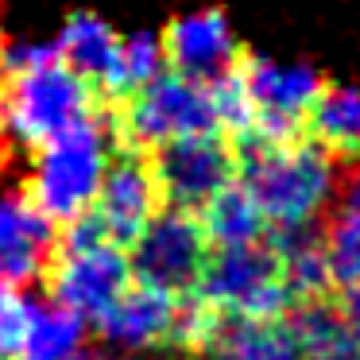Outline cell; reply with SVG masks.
<instances>
[{
  "mask_svg": "<svg viewBox=\"0 0 360 360\" xmlns=\"http://www.w3.org/2000/svg\"><path fill=\"white\" fill-rule=\"evenodd\" d=\"M94 210L105 217L112 244H120V248H128V244L148 229V221L163 210L155 179H151L148 151L112 143L101 190H97V198H94Z\"/></svg>",
  "mask_w": 360,
  "mask_h": 360,
  "instance_id": "cell-8",
  "label": "cell"
},
{
  "mask_svg": "<svg viewBox=\"0 0 360 360\" xmlns=\"http://www.w3.org/2000/svg\"><path fill=\"white\" fill-rule=\"evenodd\" d=\"M174 318V295L171 290L136 283L128 287L109 310L94 318L97 337L120 349H163Z\"/></svg>",
  "mask_w": 360,
  "mask_h": 360,
  "instance_id": "cell-12",
  "label": "cell"
},
{
  "mask_svg": "<svg viewBox=\"0 0 360 360\" xmlns=\"http://www.w3.org/2000/svg\"><path fill=\"white\" fill-rule=\"evenodd\" d=\"M233 151L236 174L264 210L267 225L310 221L333 210L345 167H349V159L326 148L318 136H306L290 148H271L256 132H240L233 136Z\"/></svg>",
  "mask_w": 360,
  "mask_h": 360,
  "instance_id": "cell-1",
  "label": "cell"
},
{
  "mask_svg": "<svg viewBox=\"0 0 360 360\" xmlns=\"http://www.w3.org/2000/svg\"><path fill=\"white\" fill-rule=\"evenodd\" d=\"M240 78L248 86L256 109H283V112H306L314 105V97L326 86V74L310 70V66H295V70H283V66L267 63V58L244 51L240 55Z\"/></svg>",
  "mask_w": 360,
  "mask_h": 360,
  "instance_id": "cell-16",
  "label": "cell"
},
{
  "mask_svg": "<svg viewBox=\"0 0 360 360\" xmlns=\"http://www.w3.org/2000/svg\"><path fill=\"white\" fill-rule=\"evenodd\" d=\"M198 290L221 310H236L248 318H283L290 306V295L283 287V259L267 244V236L210 252Z\"/></svg>",
  "mask_w": 360,
  "mask_h": 360,
  "instance_id": "cell-6",
  "label": "cell"
},
{
  "mask_svg": "<svg viewBox=\"0 0 360 360\" xmlns=\"http://www.w3.org/2000/svg\"><path fill=\"white\" fill-rule=\"evenodd\" d=\"M97 109V89L78 70L55 63L20 74H0V140L12 148H39Z\"/></svg>",
  "mask_w": 360,
  "mask_h": 360,
  "instance_id": "cell-3",
  "label": "cell"
},
{
  "mask_svg": "<svg viewBox=\"0 0 360 360\" xmlns=\"http://www.w3.org/2000/svg\"><path fill=\"white\" fill-rule=\"evenodd\" d=\"M32 326V302L20 295L16 283L0 279V360H20Z\"/></svg>",
  "mask_w": 360,
  "mask_h": 360,
  "instance_id": "cell-22",
  "label": "cell"
},
{
  "mask_svg": "<svg viewBox=\"0 0 360 360\" xmlns=\"http://www.w3.org/2000/svg\"><path fill=\"white\" fill-rule=\"evenodd\" d=\"M210 97H213V112H217V124L221 132L233 140V136L248 132L252 124H256V101H252L248 86H244L240 78V66L236 70H229L225 78H217L210 86Z\"/></svg>",
  "mask_w": 360,
  "mask_h": 360,
  "instance_id": "cell-21",
  "label": "cell"
},
{
  "mask_svg": "<svg viewBox=\"0 0 360 360\" xmlns=\"http://www.w3.org/2000/svg\"><path fill=\"white\" fill-rule=\"evenodd\" d=\"M202 360H302L295 326L283 318H248L221 310Z\"/></svg>",
  "mask_w": 360,
  "mask_h": 360,
  "instance_id": "cell-13",
  "label": "cell"
},
{
  "mask_svg": "<svg viewBox=\"0 0 360 360\" xmlns=\"http://www.w3.org/2000/svg\"><path fill=\"white\" fill-rule=\"evenodd\" d=\"M109 151H112V128H109L105 101L97 97V109L86 120L70 124L55 140L39 143L35 171L24 182L27 198L51 221H70L74 213L94 205L105 167H109Z\"/></svg>",
  "mask_w": 360,
  "mask_h": 360,
  "instance_id": "cell-2",
  "label": "cell"
},
{
  "mask_svg": "<svg viewBox=\"0 0 360 360\" xmlns=\"http://www.w3.org/2000/svg\"><path fill=\"white\" fill-rule=\"evenodd\" d=\"M287 321L298 333L302 360H360V337L345 321V314H341L333 295L290 302Z\"/></svg>",
  "mask_w": 360,
  "mask_h": 360,
  "instance_id": "cell-14",
  "label": "cell"
},
{
  "mask_svg": "<svg viewBox=\"0 0 360 360\" xmlns=\"http://www.w3.org/2000/svg\"><path fill=\"white\" fill-rule=\"evenodd\" d=\"M306 124L310 136H318L341 159H360V86L326 82L306 109Z\"/></svg>",
  "mask_w": 360,
  "mask_h": 360,
  "instance_id": "cell-17",
  "label": "cell"
},
{
  "mask_svg": "<svg viewBox=\"0 0 360 360\" xmlns=\"http://www.w3.org/2000/svg\"><path fill=\"white\" fill-rule=\"evenodd\" d=\"M78 360H105L101 352H86V356H78Z\"/></svg>",
  "mask_w": 360,
  "mask_h": 360,
  "instance_id": "cell-25",
  "label": "cell"
},
{
  "mask_svg": "<svg viewBox=\"0 0 360 360\" xmlns=\"http://www.w3.org/2000/svg\"><path fill=\"white\" fill-rule=\"evenodd\" d=\"M86 337V318L70 306H32V326H27V360H66Z\"/></svg>",
  "mask_w": 360,
  "mask_h": 360,
  "instance_id": "cell-19",
  "label": "cell"
},
{
  "mask_svg": "<svg viewBox=\"0 0 360 360\" xmlns=\"http://www.w3.org/2000/svg\"><path fill=\"white\" fill-rule=\"evenodd\" d=\"M163 51L167 66L198 86H213L229 70L240 66L244 47L233 39L229 20L221 12H198V16H179L163 27Z\"/></svg>",
  "mask_w": 360,
  "mask_h": 360,
  "instance_id": "cell-11",
  "label": "cell"
},
{
  "mask_svg": "<svg viewBox=\"0 0 360 360\" xmlns=\"http://www.w3.org/2000/svg\"><path fill=\"white\" fill-rule=\"evenodd\" d=\"M0 51H4V39H0Z\"/></svg>",
  "mask_w": 360,
  "mask_h": 360,
  "instance_id": "cell-26",
  "label": "cell"
},
{
  "mask_svg": "<svg viewBox=\"0 0 360 360\" xmlns=\"http://www.w3.org/2000/svg\"><path fill=\"white\" fill-rule=\"evenodd\" d=\"M333 205H337V210H345V213H352V217H360V159H349Z\"/></svg>",
  "mask_w": 360,
  "mask_h": 360,
  "instance_id": "cell-23",
  "label": "cell"
},
{
  "mask_svg": "<svg viewBox=\"0 0 360 360\" xmlns=\"http://www.w3.org/2000/svg\"><path fill=\"white\" fill-rule=\"evenodd\" d=\"M337 306H341L345 321L352 326V333L360 337V279L349 283V287H341V295H337Z\"/></svg>",
  "mask_w": 360,
  "mask_h": 360,
  "instance_id": "cell-24",
  "label": "cell"
},
{
  "mask_svg": "<svg viewBox=\"0 0 360 360\" xmlns=\"http://www.w3.org/2000/svg\"><path fill=\"white\" fill-rule=\"evenodd\" d=\"M43 283L51 287L55 302L78 310L82 318H97L132 287V264H128V252H120V244H101L82 256L55 259Z\"/></svg>",
  "mask_w": 360,
  "mask_h": 360,
  "instance_id": "cell-10",
  "label": "cell"
},
{
  "mask_svg": "<svg viewBox=\"0 0 360 360\" xmlns=\"http://www.w3.org/2000/svg\"><path fill=\"white\" fill-rule=\"evenodd\" d=\"M58 229L24 186L0 190V279L27 287L47 279L55 264Z\"/></svg>",
  "mask_w": 360,
  "mask_h": 360,
  "instance_id": "cell-9",
  "label": "cell"
},
{
  "mask_svg": "<svg viewBox=\"0 0 360 360\" xmlns=\"http://www.w3.org/2000/svg\"><path fill=\"white\" fill-rule=\"evenodd\" d=\"M143 151H148L159 202L171 210L202 213L213 202V194L236 179V151L225 132L171 136Z\"/></svg>",
  "mask_w": 360,
  "mask_h": 360,
  "instance_id": "cell-5",
  "label": "cell"
},
{
  "mask_svg": "<svg viewBox=\"0 0 360 360\" xmlns=\"http://www.w3.org/2000/svg\"><path fill=\"white\" fill-rule=\"evenodd\" d=\"M58 58L101 94L120 66V35L89 12H74L63 27V39H58Z\"/></svg>",
  "mask_w": 360,
  "mask_h": 360,
  "instance_id": "cell-15",
  "label": "cell"
},
{
  "mask_svg": "<svg viewBox=\"0 0 360 360\" xmlns=\"http://www.w3.org/2000/svg\"><path fill=\"white\" fill-rule=\"evenodd\" d=\"M210 252L213 244L202 225V213L163 205L148 221V229L128 244V264H132V279L182 295L198 287Z\"/></svg>",
  "mask_w": 360,
  "mask_h": 360,
  "instance_id": "cell-7",
  "label": "cell"
},
{
  "mask_svg": "<svg viewBox=\"0 0 360 360\" xmlns=\"http://www.w3.org/2000/svg\"><path fill=\"white\" fill-rule=\"evenodd\" d=\"M105 112H109L112 143H124V148H151L171 136L221 132L210 86L182 78L171 66L159 70L136 94H128L124 101H105Z\"/></svg>",
  "mask_w": 360,
  "mask_h": 360,
  "instance_id": "cell-4",
  "label": "cell"
},
{
  "mask_svg": "<svg viewBox=\"0 0 360 360\" xmlns=\"http://www.w3.org/2000/svg\"><path fill=\"white\" fill-rule=\"evenodd\" d=\"M202 225L210 233V244H217V248L264 240V233H267L264 210L244 190V182H229V186H221L213 194V202L202 210Z\"/></svg>",
  "mask_w": 360,
  "mask_h": 360,
  "instance_id": "cell-18",
  "label": "cell"
},
{
  "mask_svg": "<svg viewBox=\"0 0 360 360\" xmlns=\"http://www.w3.org/2000/svg\"><path fill=\"white\" fill-rule=\"evenodd\" d=\"M326 256L333 283L349 287L360 279V217L345 210H326Z\"/></svg>",
  "mask_w": 360,
  "mask_h": 360,
  "instance_id": "cell-20",
  "label": "cell"
}]
</instances>
